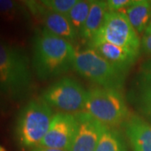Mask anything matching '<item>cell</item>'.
Returning a JSON list of instances; mask_svg holds the SVG:
<instances>
[{
  "label": "cell",
  "instance_id": "obj_1",
  "mask_svg": "<svg viewBox=\"0 0 151 151\" xmlns=\"http://www.w3.org/2000/svg\"><path fill=\"white\" fill-rule=\"evenodd\" d=\"M76 52L68 40L45 28L36 29L33 38V69L42 81L64 75L73 68Z\"/></svg>",
  "mask_w": 151,
  "mask_h": 151
},
{
  "label": "cell",
  "instance_id": "obj_2",
  "mask_svg": "<svg viewBox=\"0 0 151 151\" xmlns=\"http://www.w3.org/2000/svg\"><path fill=\"white\" fill-rule=\"evenodd\" d=\"M32 74L25 52L0 38V91L14 101L29 94Z\"/></svg>",
  "mask_w": 151,
  "mask_h": 151
},
{
  "label": "cell",
  "instance_id": "obj_3",
  "mask_svg": "<svg viewBox=\"0 0 151 151\" xmlns=\"http://www.w3.org/2000/svg\"><path fill=\"white\" fill-rule=\"evenodd\" d=\"M73 68L79 75L100 87L120 92L124 88L127 72L108 62L90 47L76 50Z\"/></svg>",
  "mask_w": 151,
  "mask_h": 151
},
{
  "label": "cell",
  "instance_id": "obj_4",
  "mask_svg": "<svg viewBox=\"0 0 151 151\" xmlns=\"http://www.w3.org/2000/svg\"><path fill=\"white\" fill-rule=\"evenodd\" d=\"M84 112L111 128L124 124L130 116L122 92L100 86L86 91Z\"/></svg>",
  "mask_w": 151,
  "mask_h": 151
},
{
  "label": "cell",
  "instance_id": "obj_5",
  "mask_svg": "<svg viewBox=\"0 0 151 151\" xmlns=\"http://www.w3.org/2000/svg\"><path fill=\"white\" fill-rule=\"evenodd\" d=\"M54 114L41 98L31 100L22 108L15 124V136L24 148H35L48 132Z\"/></svg>",
  "mask_w": 151,
  "mask_h": 151
},
{
  "label": "cell",
  "instance_id": "obj_6",
  "mask_svg": "<svg viewBox=\"0 0 151 151\" xmlns=\"http://www.w3.org/2000/svg\"><path fill=\"white\" fill-rule=\"evenodd\" d=\"M100 42L116 45L137 54H139L141 49V40L138 33L122 11H108L100 29L87 43V46Z\"/></svg>",
  "mask_w": 151,
  "mask_h": 151
},
{
  "label": "cell",
  "instance_id": "obj_7",
  "mask_svg": "<svg viewBox=\"0 0 151 151\" xmlns=\"http://www.w3.org/2000/svg\"><path fill=\"white\" fill-rule=\"evenodd\" d=\"M86 91L75 79L63 77L47 86L40 98L50 107L65 113H76L84 110Z\"/></svg>",
  "mask_w": 151,
  "mask_h": 151
},
{
  "label": "cell",
  "instance_id": "obj_8",
  "mask_svg": "<svg viewBox=\"0 0 151 151\" xmlns=\"http://www.w3.org/2000/svg\"><path fill=\"white\" fill-rule=\"evenodd\" d=\"M76 129L77 119L75 114L55 113L47 134L38 146L69 151Z\"/></svg>",
  "mask_w": 151,
  "mask_h": 151
},
{
  "label": "cell",
  "instance_id": "obj_9",
  "mask_svg": "<svg viewBox=\"0 0 151 151\" xmlns=\"http://www.w3.org/2000/svg\"><path fill=\"white\" fill-rule=\"evenodd\" d=\"M24 4L49 31L73 43L79 37L67 18L48 9L41 1H24Z\"/></svg>",
  "mask_w": 151,
  "mask_h": 151
},
{
  "label": "cell",
  "instance_id": "obj_10",
  "mask_svg": "<svg viewBox=\"0 0 151 151\" xmlns=\"http://www.w3.org/2000/svg\"><path fill=\"white\" fill-rule=\"evenodd\" d=\"M77 129L69 151H95L106 127L85 112L75 114Z\"/></svg>",
  "mask_w": 151,
  "mask_h": 151
},
{
  "label": "cell",
  "instance_id": "obj_11",
  "mask_svg": "<svg viewBox=\"0 0 151 151\" xmlns=\"http://www.w3.org/2000/svg\"><path fill=\"white\" fill-rule=\"evenodd\" d=\"M124 131L134 151H151V124L131 115L124 123Z\"/></svg>",
  "mask_w": 151,
  "mask_h": 151
},
{
  "label": "cell",
  "instance_id": "obj_12",
  "mask_svg": "<svg viewBox=\"0 0 151 151\" xmlns=\"http://www.w3.org/2000/svg\"><path fill=\"white\" fill-rule=\"evenodd\" d=\"M87 47L95 50L108 62L125 72H127L130 67L134 65L139 55L130 51L127 49L120 47L119 45L107 42L93 44Z\"/></svg>",
  "mask_w": 151,
  "mask_h": 151
},
{
  "label": "cell",
  "instance_id": "obj_13",
  "mask_svg": "<svg viewBox=\"0 0 151 151\" xmlns=\"http://www.w3.org/2000/svg\"><path fill=\"white\" fill-rule=\"evenodd\" d=\"M108 12L107 2L101 0H92L89 14L79 36L88 43L96 35L103 24L105 16Z\"/></svg>",
  "mask_w": 151,
  "mask_h": 151
},
{
  "label": "cell",
  "instance_id": "obj_14",
  "mask_svg": "<svg viewBox=\"0 0 151 151\" xmlns=\"http://www.w3.org/2000/svg\"><path fill=\"white\" fill-rule=\"evenodd\" d=\"M124 13L138 35L145 33L151 21V1L134 0Z\"/></svg>",
  "mask_w": 151,
  "mask_h": 151
},
{
  "label": "cell",
  "instance_id": "obj_15",
  "mask_svg": "<svg viewBox=\"0 0 151 151\" xmlns=\"http://www.w3.org/2000/svg\"><path fill=\"white\" fill-rule=\"evenodd\" d=\"M134 99L140 113L151 123V74L142 72L138 76Z\"/></svg>",
  "mask_w": 151,
  "mask_h": 151
},
{
  "label": "cell",
  "instance_id": "obj_16",
  "mask_svg": "<svg viewBox=\"0 0 151 151\" xmlns=\"http://www.w3.org/2000/svg\"><path fill=\"white\" fill-rule=\"evenodd\" d=\"M95 151H127V147L119 130L106 127Z\"/></svg>",
  "mask_w": 151,
  "mask_h": 151
},
{
  "label": "cell",
  "instance_id": "obj_17",
  "mask_svg": "<svg viewBox=\"0 0 151 151\" xmlns=\"http://www.w3.org/2000/svg\"><path fill=\"white\" fill-rule=\"evenodd\" d=\"M91 4L92 1L90 0H78L77 3L70 9L69 14L65 16L70 24L78 33V35L86 23L87 16L89 14Z\"/></svg>",
  "mask_w": 151,
  "mask_h": 151
},
{
  "label": "cell",
  "instance_id": "obj_18",
  "mask_svg": "<svg viewBox=\"0 0 151 151\" xmlns=\"http://www.w3.org/2000/svg\"><path fill=\"white\" fill-rule=\"evenodd\" d=\"M78 0H42L41 3L48 9L66 16Z\"/></svg>",
  "mask_w": 151,
  "mask_h": 151
},
{
  "label": "cell",
  "instance_id": "obj_19",
  "mask_svg": "<svg viewBox=\"0 0 151 151\" xmlns=\"http://www.w3.org/2000/svg\"><path fill=\"white\" fill-rule=\"evenodd\" d=\"M22 12L21 4L15 1L0 0V16L6 19H14Z\"/></svg>",
  "mask_w": 151,
  "mask_h": 151
},
{
  "label": "cell",
  "instance_id": "obj_20",
  "mask_svg": "<svg viewBox=\"0 0 151 151\" xmlns=\"http://www.w3.org/2000/svg\"><path fill=\"white\" fill-rule=\"evenodd\" d=\"M106 2L108 11L119 12L123 9H126L130 5H132L134 0H108Z\"/></svg>",
  "mask_w": 151,
  "mask_h": 151
},
{
  "label": "cell",
  "instance_id": "obj_21",
  "mask_svg": "<svg viewBox=\"0 0 151 151\" xmlns=\"http://www.w3.org/2000/svg\"><path fill=\"white\" fill-rule=\"evenodd\" d=\"M141 50L147 55H151V34L144 35L141 40Z\"/></svg>",
  "mask_w": 151,
  "mask_h": 151
},
{
  "label": "cell",
  "instance_id": "obj_22",
  "mask_svg": "<svg viewBox=\"0 0 151 151\" xmlns=\"http://www.w3.org/2000/svg\"><path fill=\"white\" fill-rule=\"evenodd\" d=\"M142 72L151 74V59L148 60L142 65Z\"/></svg>",
  "mask_w": 151,
  "mask_h": 151
},
{
  "label": "cell",
  "instance_id": "obj_23",
  "mask_svg": "<svg viewBox=\"0 0 151 151\" xmlns=\"http://www.w3.org/2000/svg\"><path fill=\"white\" fill-rule=\"evenodd\" d=\"M32 151H65L62 150H57V149H52V148H46V147H40L37 146L35 148H34Z\"/></svg>",
  "mask_w": 151,
  "mask_h": 151
},
{
  "label": "cell",
  "instance_id": "obj_24",
  "mask_svg": "<svg viewBox=\"0 0 151 151\" xmlns=\"http://www.w3.org/2000/svg\"><path fill=\"white\" fill-rule=\"evenodd\" d=\"M150 34H151V21L150 23L149 24V25H148V27H147V29H146L145 32V35H150Z\"/></svg>",
  "mask_w": 151,
  "mask_h": 151
},
{
  "label": "cell",
  "instance_id": "obj_25",
  "mask_svg": "<svg viewBox=\"0 0 151 151\" xmlns=\"http://www.w3.org/2000/svg\"><path fill=\"white\" fill-rule=\"evenodd\" d=\"M0 151H7V150H6V149L4 147V146L0 145Z\"/></svg>",
  "mask_w": 151,
  "mask_h": 151
}]
</instances>
